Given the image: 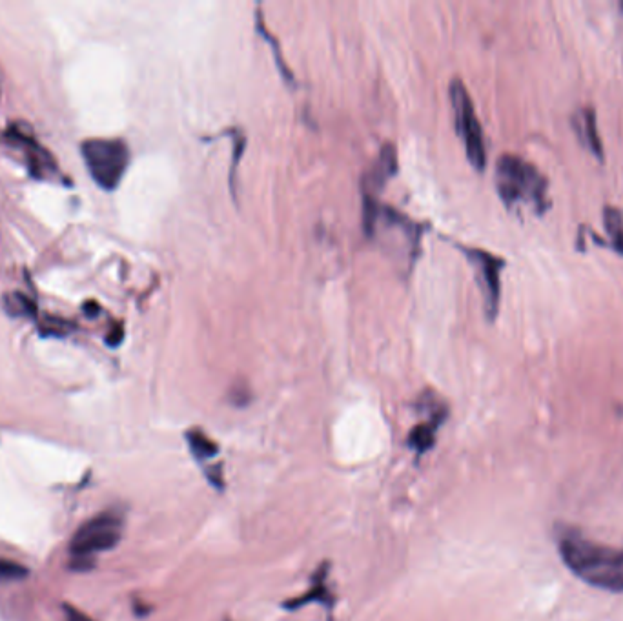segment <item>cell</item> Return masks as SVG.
Returning a JSON list of instances; mask_svg holds the SVG:
<instances>
[{
    "instance_id": "1",
    "label": "cell",
    "mask_w": 623,
    "mask_h": 621,
    "mask_svg": "<svg viewBox=\"0 0 623 621\" xmlns=\"http://www.w3.org/2000/svg\"><path fill=\"white\" fill-rule=\"evenodd\" d=\"M558 549L565 565L587 585L623 592V549L602 545L569 529L560 534Z\"/></svg>"
},
{
    "instance_id": "2",
    "label": "cell",
    "mask_w": 623,
    "mask_h": 621,
    "mask_svg": "<svg viewBox=\"0 0 623 621\" xmlns=\"http://www.w3.org/2000/svg\"><path fill=\"white\" fill-rule=\"evenodd\" d=\"M363 226L368 237L376 239L394 261L407 266V272H410L418 257L421 241L418 223L389 204L376 203L374 195L365 194Z\"/></svg>"
},
{
    "instance_id": "3",
    "label": "cell",
    "mask_w": 623,
    "mask_h": 621,
    "mask_svg": "<svg viewBox=\"0 0 623 621\" xmlns=\"http://www.w3.org/2000/svg\"><path fill=\"white\" fill-rule=\"evenodd\" d=\"M496 190L509 210L543 215L551 208L549 183L534 164L516 155H501L494 175Z\"/></svg>"
},
{
    "instance_id": "4",
    "label": "cell",
    "mask_w": 623,
    "mask_h": 621,
    "mask_svg": "<svg viewBox=\"0 0 623 621\" xmlns=\"http://www.w3.org/2000/svg\"><path fill=\"white\" fill-rule=\"evenodd\" d=\"M82 155L93 181L104 190L117 188L130 163V150L121 139H90L82 144Z\"/></svg>"
},
{
    "instance_id": "5",
    "label": "cell",
    "mask_w": 623,
    "mask_h": 621,
    "mask_svg": "<svg viewBox=\"0 0 623 621\" xmlns=\"http://www.w3.org/2000/svg\"><path fill=\"white\" fill-rule=\"evenodd\" d=\"M450 102L454 110V121H456V132L465 144V152L469 157V163L483 172L487 166V150H485V139L481 132V124L478 115L474 110V104L470 99L469 92L465 84L460 79L450 82Z\"/></svg>"
},
{
    "instance_id": "6",
    "label": "cell",
    "mask_w": 623,
    "mask_h": 621,
    "mask_svg": "<svg viewBox=\"0 0 623 621\" xmlns=\"http://www.w3.org/2000/svg\"><path fill=\"white\" fill-rule=\"evenodd\" d=\"M121 534L123 521L113 514H99L75 532L70 550L77 558H90L93 554L112 550L121 541Z\"/></svg>"
},
{
    "instance_id": "7",
    "label": "cell",
    "mask_w": 623,
    "mask_h": 621,
    "mask_svg": "<svg viewBox=\"0 0 623 621\" xmlns=\"http://www.w3.org/2000/svg\"><path fill=\"white\" fill-rule=\"evenodd\" d=\"M461 250L476 270L485 305V316L489 317V321H494L500 310L501 270L505 268V261L481 248H461Z\"/></svg>"
},
{
    "instance_id": "8",
    "label": "cell",
    "mask_w": 623,
    "mask_h": 621,
    "mask_svg": "<svg viewBox=\"0 0 623 621\" xmlns=\"http://www.w3.org/2000/svg\"><path fill=\"white\" fill-rule=\"evenodd\" d=\"M574 126L578 130L580 141L591 150L594 157H598L602 161V139H600V133H598V124H596V115H594L593 110L591 108H583L582 112L576 115Z\"/></svg>"
},
{
    "instance_id": "9",
    "label": "cell",
    "mask_w": 623,
    "mask_h": 621,
    "mask_svg": "<svg viewBox=\"0 0 623 621\" xmlns=\"http://www.w3.org/2000/svg\"><path fill=\"white\" fill-rule=\"evenodd\" d=\"M398 172V161H396V150L392 148V144H385L379 153L378 163L374 164L372 174L368 177L370 186L365 188V194H372L376 188H381L383 184L389 181L390 177H394Z\"/></svg>"
},
{
    "instance_id": "10",
    "label": "cell",
    "mask_w": 623,
    "mask_h": 621,
    "mask_svg": "<svg viewBox=\"0 0 623 621\" xmlns=\"http://www.w3.org/2000/svg\"><path fill=\"white\" fill-rule=\"evenodd\" d=\"M603 226L605 234L614 252L623 255V210L616 206H607L603 210Z\"/></svg>"
},
{
    "instance_id": "11",
    "label": "cell",
    "mask_w": 623,
    "mask_h": 621,
    "mask_svg": "<svg viewBox=\"0 0 623 621\" xmlns=\"http://www.w3.org/2000/svg\"><path fill=\"white\" fill-rule=\"evenodd\" d=\"M327 571L328 565H323V567H321L319 572L316 574V580H314L312 589H310L305 596L296 598V600L288 601L285 605L286 609H299V607L307 605L308 601H321V603H325V607H332V601L328 598L327 583H325Z\"/></svg>"
},
{
    "instance_id": "12",
    "label": "cell",
    "mask_w": 623,
    "mask_h": 621,
    "mask_svg": "<svg viewBox=\"0 0 623 621\" xmlns=\"http://www.w3.org/2000/svg\"><path fill=\"white\" fill-rule=\"evenodd\" d=\"M186 439H188V447L192 450L194 458L199 459V461L215 458L219 454L217 443L210 436H206L201 428H192L186 434Z\"/></svg>"
},
{
    "instance_id": "13",
    "label": "cell",
    "mask_w": 623,
    "mask_h": 621,
    "mask_svg": "<svg viewBox=\"0 0 623 621\" xmlns=\"http://www.w3.org/2000/svg\"><path fill=\"white\" fill-rule=\"evenodd\" d=\"M440 428L438 423L434 421H427V423H421L416 428H412L410 432L409 445L418 450L419 454L427 452L430 448L434 447V441H436V430Z\"/></svg>"
},
{
    "instance_id": "14",
    "label": "cell",
    "mask_w": 623,
    "mask_h": 621,
    "mask_svg": "<svg viewBox=\"0 0 623 621\" xmlns=\"http://www.w3.org/2000/svg\"><path fill=\"white\" fill-rule=\"evenodd\" d=\"M257 28H259V33L265 37L266 42H270V46H272V50L276 53V62L277 66H279V70H281V75L285 77V81L294 82V77H292V73L290 70L286 68L285 61H283V55H281V51L277 48V42L268 31H266L265 26H263V21H261V11H257Z\"/></svg>"
},
{
    "instance_id": "15",
    "label": "cell",
    "mask_w": 623,
    "mask_h": 621,
    "mask_svg": "<svg viewBox=\"0 0 623 621\" xmlns=\"http://www.w3.org/2000/svg\"><path fill=\"white\" fill-rule=\"evenodd\" d=\"M28 578V569L17 561L0 558V580H24Z\"/></svg>"
},
{
    "instance_id": "16",
    "label": "cell",
    "mask_w": 623,
    "mask_h": 621,
    "mask_svg": "<svg viewBox=\"0 0 623 621\" xmlns=\"http://www.w3.org/2000/svg\"><path fill=\"white\" fill-rule=\"evenodd\" d=\"M64 612H66V621H93L90 616H86L84 612L77 611L72 605H66Z\"/></svg>"
}]
</instances>
